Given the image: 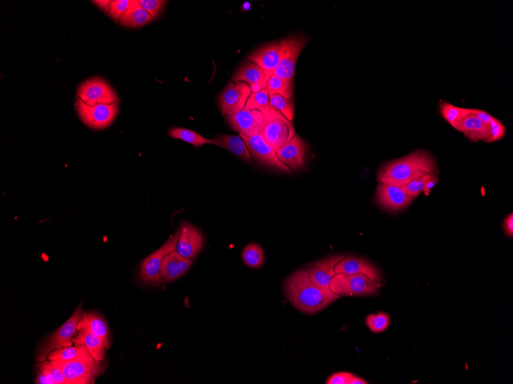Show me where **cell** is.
<instances>
[{
  "label": "cell",
  "mask_w": 513,
  "mask_h": 384,
  "mask_svg": "<svg viewBox=\"0 0 513 384\" xmlns=\"http://www.w3.org/2000/svg\"><path fill=\"white\" fill-rule=\"evenodd\" d=\"M284 293L294 307L305 314H315L341 297L330 289L315 285L307 269L298 270L287 279Z\"/></svg>",
  "instance_id": "1"
},
{
  "label": "cell",
  "mask_w": 513,
  "mask_h": 384,
  "mask_svg": "<svg viewBox=\"0 0 513 384\" xmlns=\"http://www.w3.org/2000/svg\"><path fill=\"white\" fill-rule=\"evenodd\" d=\"M438 165L433 156L424 150L416 151L389 162L378 173L380 183L403 187L425 175H437Z\"/></svg>",
  "instance_id": "2"
},
{
  "label": "cell",
  "mask_w": 513,
  "mask_h": 384,
  "mask_svg": "<svg viewBox=\"0 0 513 384\" xmlns=\"http://www.w3.org/2000/svg\"><path fill=\"white\" fill-rule=\"evenodd\" d=\"M93 357L90 353L71 362H53L63 371L67 384H92L105 371V364Z\"/></svg>",
  "instance_id": "3"
},
{
  "label": "cell",
  "mask_w": 513,
  "mask_h": 384,
  "mask_svg": "<svg viewBox=\"0 0 513 384\" xmlns=\"http://www.w3.org/2000/svg\"><path fill=\"white\" fill-rule=\"evenodd\" d=\"M378 281L363 274H336L331 281L330 290L341 297L376 295H378Z\"/></svg>",
  "instance_id": "4"
},
{
  "label": "cell",
  "mask_w": 513,
  "mask_h": 384,
  "mask_svg": "<svg viewBox=\"0 0 513 384\" xmlns=\"http://www.w3.org/2000/svg\"><path fill=\"white\" fill-rule=\"evenodd\" d=\"M82 316V305L78 308L71 317L57 330L46 339L38 350L37 362H43L48 359L51 352L73 346V337L78 332L77 325Z\"/></svg>",
  "instance_id": "5"
},
{
  "label": "cell",
  "mask_w": 513,
  "mask_h": 384,
  "mask_svg": "<svg viewBox=\"0 0 513 384\" xmlns=\"http://www.w3.org/2000/svg\"><path fill=\"white\" fill-rule=\"evenodd\" d=\"M119 103L90 106L80 99L76 100V109L85 125L94 130H103L112 124L119 112Z\"/></svg>",
  "instance_id": "6"
},
{
  "label": "cell",
  "mask_w": 513,
  "mask_h": 384,
  "mask_svg": "<svg viewBox=\"0 0 513 384\" xmlns=\"http://www.w3.org/2000/svg\"><path fill=\"white\" fill-rule=\"evenodd\" d=\"M77 96L90 106L119 103L115 91L102 77L90 78L83 82L78 88Z\"/></svg>",
  "instance_id": "7"
},
{
  "label": "cell",
  "mask_w": 513,
  "mask_h": 384,
  "mask_svg": "<svg viewBox=\"0 0 513 384\" xmlns=\"http://www.w3.org/2000/svg\"><path fill=\"white\" fill-rule=\"evenodd\" d=\"M180 230L173 235L159 249L147 256L141 264L140 279L145 284L161 286L164 284L160 276V269L163 260L170 253L175 251V246Z\"/></svg>",
  "instance_id": "8"
},
{
  "label": "cell",
  "mask_w": 513,
  "mask_h": 384,
  "mask_svg": "<svg viewBox=\"0 0 513 384\" xmlns=\"http://www.w3.org/2000/svg\"><path fill=\"white\" fill-rule=\"evenodd\" d=\"M259 135L275 151H277L296 135V131L292 122L284 117H272L264 121Z\"/></svg>",
  "instance_id": "9"
},
{
  "label": "cell",
  "mask_w": 513,
  "mask_h": 384,
  "mask_svg": "<svg viewBox=\"0 0 513 384\" xmlns=\"http://www.w3.org/2000/svg\"><path fill=\"white\" fill-rule=\"evenodd\" d=\"M284 57L274 75L293 84L297 61L301 52L305 49L307 39L305 37L294 36L284 39Z\"/></svg>",
  "instance_id": "10"
},
{
  "label": "cell",
  "mask_w": 513,
  "mask_h": 384,
  "mask_svg": "<svg viewBox=\"0 0 513 384\" xmlns=\"http://www.w3.org/2000/svg\"><path fill=\"white\" fill-rule=\"evenodd\" d=\"M252 93L250 86L245 82L229 83L222 92L219 99L222 115L229 116L242 111Z\"/></svg>",
  "instance_id": "11"
},
{
  "label": "cell",
  "mask_w": 513,
  "mask_h": 384,
  "mask_svg": "<svg viewBox=\"0 0 513 384\" xmlns=\"http://www.w3.org/2000/svg\"><path fill=\"white\" fill-rule=\"evenodd\" d=\"M231 127L247 138L259 135L266 117L258 110L243 108L235 115L226 116Z\"/></svg>",
  "instance_id": "12"
},
{
  "label": "cell",
  "mask_w": 513,
  "mask_h": 384,
  "mask_svg": "<svg viewBox=\"0 0 513 384\" xmlns=\"http://www.w3.org/2000/svg\"><path fill=\"white\" fill-rule=\"evenodd\" d=\"M240 136L244 140L248 150L254 159L267 167L290 173L291 170L278 160L276 151L268 145L260 135L251 138H247L242 134H240Z\"/></svg>",
  "instance_id": "13"
},
{
  "label": "cell",
  "mask_w": 513,
  "mask_h": 384,
  "mask_svg": "<svg viewBox=\"0 0 513 384\" xmlns=\"http://www.w3.org/2000/svg\"><path fill=\"white\" fill-rule=\"evenodd\" d=\"M284 52V39L273 42L255 51L247 59L259 65L263 71L267 80L274 75L282 61Z\"/></svg>",
  "instance_id": "14"
},
{
  "label": "cell",
  "mask_w": 513,
  "mask_h": 384,
  "mask_svg": "<svg viewBox=\"0 0 513 384\" xmlns=\"http://www.w3.org/2000/svg\"><path fill=\"white\" fill-rule=\"evenodd\" d=\"M454 128L474 142L483 140L488 143L489 138L488 124H485L473 115L472 108H462L461 115L455 122Z\"/></svg>",
  "instance_id": "15"
},
{
  "label": "cell",
  "mask_w": 513,
  "mask_h": 384,
  "mask_svg": "<svg viewBox=\"0 0 513 384\" xmlns=\"http://www.w3.org/2000/svg\"><path fill=\"white\" fill-rule=\"evenodd\" d=\"M306 153V144L298 135H294L289 142L276 151L278 160L294 170L305 169Z\"/></svg>",
  "instance_id": "16"
},
{
  "label": "cell",
  "mask_w": 513,
  "mask_h": 384,
  "mask_svg": "<svg viewBox=\"0 0 513 384\" xmlns=\"http://www.w3.org/2000/svg\"><path fill=\"white\" fill-rule=\"evenodd\" d=\"M414 198L403 191L402 187L378 184L376 201L378 205L386 210L399 211L406 208Z\"/></svg>",
  "instance_id": "17"
},
{
  "label": "cell",
  "mask_w": 513,
  "mask_h": 384,
  "mask_svg": "<svg viewBox=\"0 0 513 384\" xmlns=\"http://www.w3.org/2000/svg\"><path fill=\"white\" fill-rule=\"evenodd\" d=\"M203 244V237L196 227L188 223L182 224L180 237L175 246V251L178 254L192 260L200 253Z\"/></svg>",
  "instance_id": "18"
},
{
  "label": "cell",
  "mask_w": 513,
  "mask_h": 384,
  "mask_svg": "<svg viewBox=\"0 0 513 384\" xmlns=\"http://www.w3.org/2000/svg\"><path fill=\"white\" fill-rule=\"evenodd\" d=\"M345 257V255L335 256L310 265L307 271L310 280L317 286L330 289L331 281L336 275L334 267Z\"/></svg>",
  "instance_id": "19"
},
{
  "label": "cell",
  "mask_w": 513,
  "mask_h": 384,
  "mask_svg": "<svg viewBox=\"0 0 513 384\" xmlns=\"http://www.w3.org/2000/svg\"><path fill=\"white\" fill-rule=\"evenodd\" d=\"M193 261L178 254L176 251L168 253L163 260L160 276L163 281L171 282L182 277L190 269Z\"/></svg>",
  "instance_id": "20"
},
{
  "label": "cell",
  "mask_w": 513,
  "mask_h": 384,
  "mask_svg": "<svg viewBox=\"0 0 513 384\" xmlns=\"http://www.w3.org/2000/svg\"><path fill=\"white\" fill-rule=\"evenodd\" d=\"M232 82H245L250 86L252 92H259L267 89L268 80L263 69L250 61L239 68Z\"/></svg>",
  "instance_id": "21"
},
{
  "label": "cell",
  "mask_w": 513,
  "mask_h": 384,
  "mask_svg": "<svg viewBox=\"0 0 513 384\" xmlns=\"http://www.w3.org/2000/svg\"><path fill=\"white\" fill-rule=\"evenodd\" d=\"M336 274H346V275H354V274H363L372 279L380 280L379 271L374 265L362 258L348 256L341 260L334 267Z\"/></svg>",
  "instance_id": "22"
},
{
  "label": "cell",
  "mask_w": 513,
  "mask_h": 384,
  "mask_svg": "<svg viewBox=\"0 0 513 384\" xmlns=\"http://www.w3.org/2000/svg\"><path fill=\"white\" fill-rule=\"evenodd\" d=\"M78 331L87 330L99 337L103 340L107 349L110 348V328L105 319L94 312H84L79 324Z\"/></svg>",
  "instance_id": "23"
},
{
  "label": "cell",
  "mask_w": 513,
  "mask_h": 384,
  "mask_svg": "<svg viewBox=\"0 0 513 384\" xmlns=\"http://www.w3.org/2000/svg\"><path fill=\"white\" fill-rule=\"evenodd\" d=\"M73 342L75 346L84 344L87 348L91 355L99 362L104 360L108 350L102 339L99 337L87 330L78 331L73 337Z\"/></svg>",
  "instance_id": "24"
},
{
  "label": "cell",
  "mask_w": 513,
  "mask_h": 384,
  "mask_svg": "<svg viewBox=\"0 0 513 384\" xmlns=\"http://www.w3.org/2000/svg\"><path fill=\"white\" fill-rule=\"evenodd\" d=\"M214 145L226 149L238 158L248 164L252 163V154L242 137L221 135L214 140Z\"/></svg>",
  "instance_id": "25"
},
{
  "label": "cell",
  "mask_w": 513,
  "mask_h": 384,
  "mask_svg": "<svg viewBox=\"0 0 513 384\" xmlns=\"http://www.w3.org/2000/svg\"><path fill=\"white\" fill-rule=\"evenodd\" d=\"M153 19L147 13L137 0H131L127 11L124 13L120 20V24L127 28L143 27L152 22Z\"/></svg>",
  "instance_id": "26"
},
{
  "label": "cell",
  "mask_w": 513,
  "mask_h": 384,
  "mask_svg": "<svg viewBox=\"0 0 513 384\" xmlns=\"http://www.w3.org/2000/svg\"><path fill=\"white\" fill-rule=\"evenodd\" d=\"M245 108L258 110L266 117V120L272 117H283L270 103V96L268 89H263L259 92H252L245 105Z\"/></svg>",
  "instance_id": "27"
},
{
  "label": "cell",
  "mask_w": 513,
  "mask_h": 384,
  "mask_svg": "<svg viewBox=\"0 0 513 384\" xmlns=\"http://www.w3.org/2000/svg\"><path fill=\"white\" fill-rule=\"evenodd\" d=\"M168 135L171 138L183 140L185 142L189 143L196 147H199L205 145H214V140L206 139L196 131L183 128L171 129L168 132Z\"/></svg>",
  "instance_id": "28"
},
{
  "label": "cell",
  "mask_w": 513,
  "mask_h": 384,
  "mask_svg": "<svg viewBox=\"0 0 513 384\" xmlns=\"http://www.w3.org/2000/svg\"><path fill=\"white\" fill-rule=\"evenodd\" d=\"M88 354L89 352L87 348L84 344H80L74 347L70 346L54 350L49 355L48 360L52 362H67Z\"/></svg>",
  "instance_id": "29"
},
{
  "label": "cell",
  "mask_w": 513,
  "mask_h": 384,
  "mask_svg": "<svg viewBox=\"0 0 513 384\" xmlns=\"http://www.w3.org/2000/svg\"><path fill=\"white\" fill-rule=\"evenodd\" d=\"M267 89L269 96H281L291 99L293 95V84L287 83L282 78L275 75L268 80Z\"/></svg>",
  "instance_id": "30"
},
{
  "label": "cell",
  "mask_w": 513,
  "mask_h": 384,
  "mask_svg": "<svg viewBox=\"0 0 513 384\" xmlns=\"http://www.w3.org/2000/svg\"><path fill=\"white\" fill-rule=\"evenodd\" d=\"M243 260L248 267L253 269L260 268L264 261V254L262 248L256 244L247 245L243 250Z\"/></svg>",
  "instance_id": "31"
},
{
  "label": "cell",
  "mask_w": 513,
  "mask_h": 384,
  "mask_svg": "<svg viewBox=\"0 0 513 384\" xmlns=\"http://www.w3.org/2000/svg\"><path fill=\"white\" fill-rule=\"evenodd\" d=\"M270 103L272 107L281 113L285 119L292 122L294 117V108L291 99L281 96H270Z\"/></svg>",
  "instance_id": "32"
},
{
  "label": "cell",
  "mask_w": 513,
  "mask_h": 384,
  "mask_svg": "<svg viewBox=\"0 0 513 384\" xmlns=\"http://www.w3.org/2000/svg\"><path fill=\"white\" fill-rule=\"evenodd\" d=\"M365 323L372 332L379 334L386 330L391 324V318L387 313L380 312L377 315L368 316Z\"/></svg>",
  "instance_id": "33"
},
{
  "label": "cell",
  "mask_w": 513,
  "mask_h": 384,
  "mask_svg": "<svg viewBox=\"0 0 513 384\" xmlns=\"http://www.w3.org/2000/svg\"><path fill=\"white\" fill-rule=\"evenodd\" d=\"M37 367L38 369H41L45 374H48L57 384H67V381L63 371H62L59 366L52 362V360H48V362H45V360L43 362H40V364H38Z\"/></svg>",
  "instance_id": "34"
},
{
  "label": "cell",
  "mask_w": 513,
  "mask_h": 384,
  "mask_svg": "<svg viewBox=\"0 0 513 384\" xmlns=\"http://www.w3.org/2000/svg\"><path fill=\"white\" fill-rule=\"evenodd\" d=\"M440 114L445 121H447L451 126L454 127L455 122L462 113V108L456 107L448 103H442L440 107Z\"/></svg>",
  "instance_id": "35"
},
{
  "label": "cell",
  "mask_w": 513,
  "mask_h": 384,
  "mask_svg": "<svg viewBox=\"0 0 513 384\" xmlns=\"http://www.w3.org/2000/svg\"><path fill=\"white\" fill-rule=\"evenodd\" d=\"M431 175H425L424 177L417 178L413 182H411L405 186L402 187V189L410 197L416 198L419 194H421L424 189L425 184L428 180Z\"/></svg>",
  "instance_id": "36"
},
{
  "label": "cell",
  "mask_w": 513,
  "mask_h": 384,
  "mask_svg": "<svg viewBox=\"0 0 513 384\" xmlns=\"http://www.w3.org/2000/svg\"><path fill=\"white\" fill-rule=\"evenodd\" d=\"M138 3L152 18L155 20L161 14L167 2L162 0H138Z\"/></svg>",
  "instance_id": "37"
},
{
  "label": "cell",
  "mask_w": 513,
  "mask_h": 384,
  "mask_svg": "<svg viewBox=\"0 0 513 384\" xmlns=\"http://www.w3.org/2000/svg\"><path fill=\"white\" fill-rule=\"evenodd\" d=\"M488 126L489 131L488 143L496 142V141H498L503 138L505 135H506V128H505L500 121L495 119V117H493L491 122L488 124Z\"/></svg>",
  "instance_id": "38"
},
{
  "label": "cell",
  "mask_w": 513,
  "mask_h": 384,
  "mask_svg": "<svg viewBox=\"0 0 513 384\" xmlns=\"http://www.w3.org/2000/svg\"><path fill=\"white\" fill-rule=\"evenodd\" d=\"M131 0H115L113 1L108 15L115 22H119L122 15L129 9Z\"/></svg>",
  "instance_id": "39"
},
{
  "label": "cell",
  "mask_w": 513,
  "mask_h": 384,
  "mask_svg": "<svg viewBox=\"0 0 513 384\" xmlns=\"http://www.w3.org/2000/svg\"><path fill=\"white\" fill-rule=\"evenodd\" d=\"M353 374L348 372H339L334 374L326 381V384H347L349 378Z\"/></svg>",
  "instance_id": "40"
},
{
  "label": "cell",
  "mask_w": 513,
  "mask_h": 384,
  "mask_svg": "<svg viewBox=\"0 0 513 384\" xmlns=\"http://www.w3.org/2000/svg\"><path fill=\"white\" fill-rule=\"evenodd\" d=\"M472 112L473 115H475L480 121H483L486 125L491 123L494 117L486 112L483 111V110L472 108Z\"/></svg>",
  "instance_id": "41"
},
{
  "label": "cell",
  "mask_w": 513,
  "mask_h": 384,
  "mask_svg": "<svg viewBox=\"0 0 513 384\" xmlns=\"http://www.w3.org/2000/svg\"><path fill=\"white\" fill-rule=\"evenodd\" d=\"M438 182V177L437 175H432L430 176L428 180H427L424 189V193L426 197H429L431 195V193L433 190V188L435 186V185L437 184Z\"/></svg>",
  "instance_id": "42"
},
{
  "label": "cell",
  "mask_w": 513,
  "mask_h": 384,
  "mask_svg": "<svg viewBox=\"0 0 513 384\" xmlns=\"http://www.w3.org/2000/svg\"><path fill=\"white\" fill-rule=\"evenodd\" d=\"M38 370V373L36 379V384H57L48 374L41 369Z\"/></svg>",
  "instance_id": "43"
},
{
  "label": "cell",
  "mask_w": 513,
  "mask_h": 384,
  "mask_svg": "<svg viewBox=\"0 0 513 384\" xmlns=\"http://www.w3.org/2000/svg\"><path fill=\"white\" fill-rule=\"evenodd\" d=\"M504 230L506 232L508 237H512L513 236V214H511L504 219L503 221Z\"/></svg>",
  "instance_id": "44"
},
{
  "label": "cell",
  "mask_w": 513,
  "mask_h": 384,
  "mask_svg": "<svg viewBox=\"0 0 513 384\" xmlns=\"http://www.w3.org/2000/svg\"><path fill=\"white\" fill-rule=\"evenodd\" d=\"M93 3L96 4L100 9L108 13L110 11L113 1H99H99H93Z\"/></svg>",
  "instance_id": "45"
},
{
  "label": "cell",
  "mask_w": 513,
  "mask_h": 384,
  "mask_svg": "<svg viewBox=\"0 0 513 384\" xmlns=\"http://www.w3.org/2000/svg\"><path fill=\"white\" fill-rule=\"evenodd\" d=\"M368 383L366 381L363 380L362 378L359 377H356L355 375H352L351 378H349L347 384H368Z\"/></svg>",
  "instance_id": "46"
}]
</instances>
